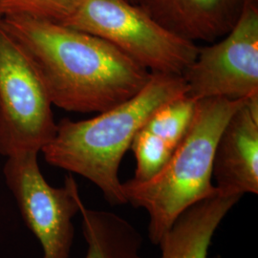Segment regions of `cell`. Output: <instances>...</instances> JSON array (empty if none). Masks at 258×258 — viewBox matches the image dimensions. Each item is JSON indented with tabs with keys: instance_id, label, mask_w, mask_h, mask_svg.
<instances>
[{
	"instance_id": "cell-9",
	"label": "cell",
	"mask_w": 258,
	"mask_h": 258,
	"mask_svg": "<svg viewBox=\"0 0 258 258\" xmlns=\"http://www.w3.org/2000/svg\"><path fill=\"white\" fill-rule=\"evenodd\" d=\"M247 1L135 0V4L176 36L212 43L233 28Z\"/></svg>"
},
{
	"instance_id": "cell-10",
	"label": "cell",
	"mask_w": 258,
	"mask_h": 258,
	"mask_svg": "<svg viewBox=\"0 0 258 258\" xmlns=\"http://www.w3.org/2000/svg\"><path fill=\"white\" fill-rule=\"evenodd\" d=\"M197 101L184 95L161 106L140 128L131 144L136 160L132 179L144 181L165 166L184 138Z\"/></svg>"
},
{
	"instance_id": "cell-8",
	"label": "cell",
	"mask_w": 258,
	"mask_h": 258,
	"mask_svg": "<svg viewBox=\"0 0 258 258\" xmlns=\"http://www.w3.org/2000/svg\"><path fill=\"white\" fill-rule=\"evenodd\" d=\"M213 179L221 194H258V94L247 99L223 129L213 156Z\"/></svg>"
},
{
	"instance_id": "cell-3",
	"label": "cell",
	"mask_w": 258,
	"mask_h": 258,
	"mask_svg": "<svg viewBox=\"0 0 258 258\" xmlns=\"http://www.w3.org/2000/svg\"><path fill=\"white\" fill-rule=\"evenodd\" d=\"M245 101H197L189 127L165 166L147 180L122 183L126 203L148 213L153 245L158 246L185 209L217 190L212 183L215 148L226 123Z\"/></svg>"
},
{
	"instance_id": "cell-5",
	"label": "cell",
	"mask_w": 258,
	"mask_h": 258,
	"mask_svg": "<svg viewBox=\"0 0 258 258\" xmlns=\"http://www.w3.org/2000/svg\"><path fill=\"white\" fill-rule=\"evenodd\" d=\"M52 105L35 66L0 27V154L41 152L56 132Z\"/></svg>"
},
{
	"instance_id": "cell-14",
	"label": "cell",
	"mask_w": 258,
	"mask_h": 258,
	"mask_svg": "<svg viewBox=\"0 0 258 258\" xmlns=\"http://www.w3.org/2000/svg\"><path fill=\"white\" fill-rule=\"evenodd\" d=\"M129 2H131V3H133V4H135V0H127Z\"/></svg>"
},
{
	"instance_id": "cell-1",
	"label": "cell",
	"mask_w": 258,
	"mask_h": 258,
	"mask_svg": "<svg viewBox=\"0 0 258 258\" xmlns=\"http://www.w3.org/2000/svg\"><path fill=\"white\" fill-rule=\"evenodd\" d=\"M0 27L25 52L58 108L108 110L138 94L151 72L108 41L48 19H0Z\"/></svg>"
},
{
	"instance_id": "cell-7",
	"label": "cell",
	"mask_w": 258,
	"mask_h": 258,
	"mask_svg": "<svg viewBox=\"0 0 258 258\" xmlns=\"http://www.w3.org/2000/svg\"><path fill=\"white\" fill-rule=\"evenodd\" d=\"M219 41L199 47L182 77L196 101L247 100L258 94V0H248L239 19Z\"/></svg>"
},
{
	"instance_id": "cell-4",
	"label": "cell",
	"mask_w": 258,
	"mask_h": 258,
	"mask_svg": "<svg viewBox=\"0 0 258 258\" xmlns=\"http://www.w3.org/2000/svg\"><path fill=\"white\" fill-rule=\"evenodd\" d=\"M63 25L108 41L151 73L182 76L199 48L127 0H79Z\"/></svg>"
},
{
	"instance_id": "cell-12",
	"label": "cell",
	"mask_w": 258,
	"mask_h": 258,
	"mask_svg": "<svg viewBox=\"0 0 258 258\" xmlns=\"http://www.w3.org/2000/svg\"><path fill=\"white\" fill-rule=\"evenodd\" d=\"M84 258H144L143 236L126 219L114 212L81 208Z\"/></svg>"
},
{
	"instance_id": "cell-6",
	"label": "cell",
	"mask_w": 258,
	"mask_h": 258,
	"mask_svg": "<svg viewBox=\"0 0 258 258\" xmlns=\"http://www.w3.org/2000/svg\"><path fill=\"white\" fill-rule=\"evenodd\" d=\"M37 152L7 157L3 168L6 184L14 195L28 229L41 245L43 258H70L74 241L73 219L83 205L73 175L64 184L52 186L45 180Z\"/></svg>"
},
{
	"instance_id": "cell-11",
	"label": "cell",
	"mask_w": 258,
	"mask_h": 258,
	"mask_svg": "<svg viewBox=\"0 0 258 258\" xmlns=\"http://www.w3.org/2000/svg\"><path fill=\"white\" fill-rule=\"evenodd\" d=\"M242 197L216 190L189 206L159 241L157 258H208L215 231Z\"/></svg>"
},
{
	"instance_id": "cell-2",
	"label": "cell",
	"mask_w": 258,
	"mask_h": 258,
	"mask_svg": "<svg viewBox=\"0 0 258 258\" xmlns=\"http://www.w3.org/2000/svg\"><path fill=\"white\" fill-rule=\"evenodd\" d=\"M184 95L182 76L151 73L146 86L127 101L89 120L62 119L41 152L51 166L89 180L111 206L126 205L119 177L122 158L155 111Z\"/></svg>"
},
{
	"instance_id": "cell-13",
	"label": "cell",
	"mask_w": 258,
	"mask_h": 258,
	"mask_svg": "<svg viewBox=\"0 0 258 258\" xmlns=\"http://www.w3.org/2000/svg\"><path fill=\"white\" fill-rule=\"evenodd\" d=\"M79 0H0V19L28 16L63 24L75 13Z\"/></svg>"
}]
</instances>
